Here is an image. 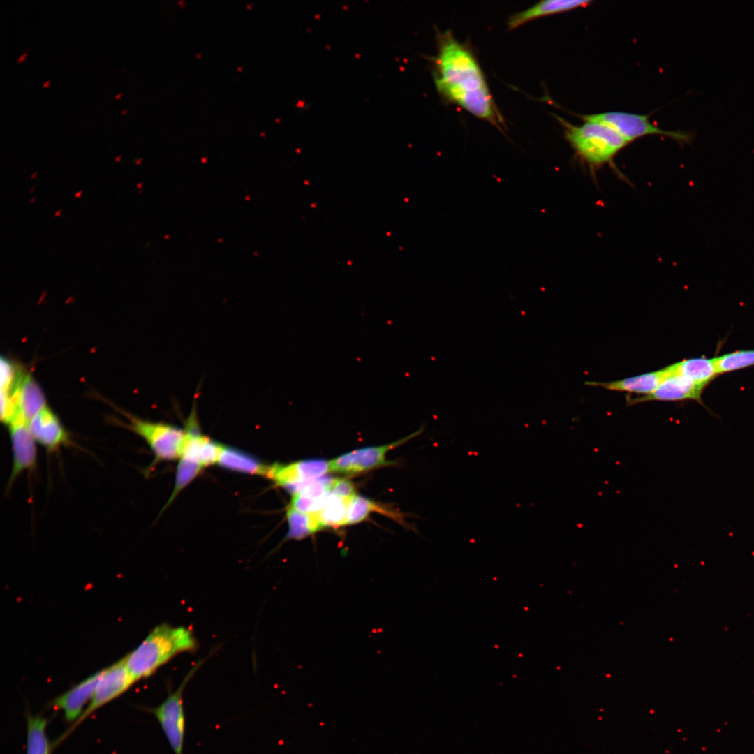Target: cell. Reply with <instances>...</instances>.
Instances as JSON below:
<instances>
[{"mask_svg":"<svg viewBox=\"0 0 754 754\" xmlns=\"http://www.w3.org/2000/svg\"><path fill=\"white\" fill-rule=\"evenodd\" d=\"M434 80L438 93L472 115L502 128L504 122L475 56L448 31L438 34Z\"/></svg>","mask_w":754,"mask_h":754,"instance_id":"cell-1","label":"cell"},{"mask_svg":"<svg viewBox=\"0 0 754 754\" xmlns=\"http://www.w3.org/2000/svg\"><path fill=\"white\" fill-rule=\"evenodd\" d=\"M198 646L193 631L184 626L161 623L124 658L134 682L153 674L177 655L193 652Z\"/></svg>","mask_w":754,"mask_h":754,"instance_id":"cell-2","label":"cell"},{"mask_svg":"<svg viewBox=\"0 0 754 754\" xmlns=\"http://www.w3.org/2000/svg\"><path fill=\"white\" fill-rule=\"evenodd\" d=\"M576 155L592 168L611 162L628 142L612 127L598 121L575 125L556 116Z\"/></svg>","mask_w":754,"mask_h":754,"instance_id":"cell-3","label":"cell"},{"mask_svg":"<svg viewBox=\"0 0 754 754\" xmlns=\"http://www.w3.org/2000/svg\"><path fill=\"white\" fill-rule=\"evenodd\" d=\"M583 121L605 124L617 131L628 143L646 135H662L670 138L681 145H691L697 132L695 131L664 130L650 121L649 116L626 112H606L578 115Z\"/></svg>","mask_w":754,"mask_h":754,"instance_id":"cell-4","label":"cell"},{"mask_svg":"<svg viewBox=\"0 0 754 754\" xmlns=\"http://www.w3.org/2000/svg\"><path fill=\"white\" fill-rule=\"evenodd\" d=\"M205 660L196 663L188 671L179 686L168 694L162 703L147 710L156 718L175 754H183L185 736V713L183 693L192 677Z\"/></svg>","mask_w":754,"mask_h":754,"instance_id":"cell-5","label":"cell"},{"mask_svg":"<svg viewBox=\"0 0 754 754\" xmlns=\"http://www.w3.org/2000/svg\"><path fill=\"white\" fill-rule=\"evenodd\" d=\"M127 427L142 438L154 454V461H172L180 457L186 430L172 424L145 420L128 415Z\"/></svg>","mask_w":754,"mask_h":754,"instance_id":"cell-6","label":"cell"},{"mask_svg":"<svg viewBox=\"0 0 754 754\" xmlns=\"http://www.w3.org/2000/svg\"><path fill=\"white\" fill-rule=\"evenodd\" d=\"M134 683L126 667L124 658L102 670L93 695L87 708L80 718L73 723L69 729L58 739L56 744H60L93 713L120 696Z\"/></svg>","mask_w":754,"mask_h":754,"instance_id":"cell-7","label":"cell"},{"mask_svg":"<svg viewBox=\"0 0 754 754\" xmlns=\"http://www.w3.org/2000/svg\"><path fill=\"white\" fill-rule=\"evenodd\" d=\"M9 435L12 451V468L8 487L24 472L33 470L37 461L36 442L33 438L28 423L20 411L9 424Z\"/></svg>","mask_w":754,"mask_h":754,"instance_id":"cell-8","label":"cell"},{"mask_svg":"<svg viewBox=\"0 0 754 754\" xmlns=\"http://www.w3.org/2000/svg\"><path fill=\"white\" fill-rule=\"evenodd\" d=\"M668 368V374L651 394L634 398L627 397V404L630 406L651 401H682L693 400L707 408L702 399V394L704 389L697 385L688 378L674 372L671 365H669Z\"/></svg>","mask_w":754,"mask_h":754,"instance_id":"cell-9","label":"cell"},{"mask_svg":"<svg viewBox=\"0 0 754 754\" xmlns=\"http://www.w3.org/2000/svg\"><path fill=\"white\" fill-rule=\"evenodd\" d=\"M330 471V461L308 459L288 464L269 466L266 477L293 494L301 484L319 478Z\"/></svg>","mask_w":754,"mask_h":754,"instance_id":"cell-10","label":"cell"},{"mask_svg":"<svg viewBox=\"0 0 754 754\" xmlns=\"http://www.w3.org/2000/svg\"><path fill=\"white\" fill-rule=\"evenodd\" d=\"M420 433V430L387 445L363 448L343 454L330 461V471L356 473L379 466L385 463V455L388 451Z\"/></svg>","mask_w":754,"mask_h":754,"instance_id":"cell-11","label":"cell"},{"mask_svg":"<svg viewBox=\"0 0 754 754\" xmlns=\"http://www.w3.org/2000/svg\"><path fill=\"white\" fill-rule=\"evenodd\" d=\"M29 429L36 443L50 453L70 442V436L57 414L47 406L29 422Z\"/></svg>","mask_w":754,"mask_h":754,"instance_id":"cell-12","label":"cell"},{"mask_svg":"<svg viewBox=\"0 0 754 754\" xmlns=\"http://www.w3.org/2000/svg\"><path fill=\"white\" fill-rule=\"evenodd\" d=\"M101 671L88 677L51 702V707L61 711L64 719L74 723L83 714L93 695Z\"/></svg>","mask_w":754,"mask_h":754,"instance_id":"cell-13","label":"cell"},{"mask_svg":"<svg viewBox=\"0 0 754 754\" xmlns=\"http://www.w3.org/2000/svg\"><path fill=\"white\" fill-rule=\"evenodd\" d=\"M668 373L669 368L667 366L660 370L621 380L609 382L587 381L585 383L588 385L601 387L609 390L627 392L645 396L651 394Z\"/></svg>","mask_w":754,"mask_h":754,"instance_id":"cell-14","label":"cell"},{"mask_svg":"<svg viewBox=\"0 0 754 754\" xmlns=\"http://www.w3.org/2000/svg\"><path fill=\"white\" fill-rule=\"evenodd\" d=\"M590 3H591V1L588 0L541 1L528 8L510 16L508 21V27L510 30L515 29L539 17L568 12L578 8L587 6Z\"/></svg>","mask_w":754,"mask_h":754,"instance_id":"cell-15","label":"cell"},{"mask_svg":"<svg viewBox=\"0 0 754 754\" xmlns=\"http://www.w3.org/2000/svg\"><path fill=\"white\" fill-rule=\"evenodd\" d=\"M672 370L704 389L718 376L714 357L686 359L671 364Z\"/></svg>","mask_w":754,"mask_h":754,"instance_id":"cell-16","label":"cell"},{"mask_svg":"<svg viewBox=\"0 0 754 754\" xmlns=\"http://www.w3.org/2000/svg\"><path fill=\"white\" fill-rule=\"evenodd\" d=\"M46 405L45 394L32 375L24 373L19 389L20 411L28 423Z\"/></svg>","mask_w":754,"mask_h":754,"instance_id":"cell-17","label":"cell"},{"mask_svg":"<svg viewBox=\"0 0 754 754\" xmlns=\"http://www.w3.org/2000/svg\"><path fill=\"white\" fill-rule=\"evenodd\" d=\"M219 465L228 470L266 476L269 466L263 464L252 455L231 447L223 448Z\"/></svg>","mask_w":754,"mask_h":754,"instance_id":"cell-18","label":"cell"},{"mask_svg":"<svg viewBox=\"0 0 754 754\" xmlns=\"http://www.w3.org/2000/svg\"><path fill=\"white\" fill-rule=\"evenodd\" d=\"M26 723V754H51L52 747L46 732L48 719L27 712Z\"/></svg>","mask_w":754,"mask_h":754,"instance_id":"cell-19","label":"cell"},{"mask_svg":"<svg viewBox=\"0 0 754 754\" xmlns=\"http://www.w3.org/2000/svg\"><path fill=\"white\" fill-rule=\"evenodd\" d=\"M286 517L289 528L286 540H301L323 528L317 512L306 513L289 507Z\"/></svg>","mask_w":754,"mask_h":754,"instance_id":"cell-20","label":"cell"},{"mask_svg":"<svg viewBox=\"0 0 754 754\" xmlns=\"http://www.w3.org/2000/svg\"><path fill=\"white\" fill-rule=\"evenodd\" d=\"M371 512H377L392 517L398 522H403V518L400 514L385 508L367 498L355 494L350 499L348 503L346 524L358 523L366 519Z\"/></svg>","mask_w":754,"mask_h":754,"instance_id":"cell-21","label":"cell"},{"mask_svg":"<svg viewBox=\"0 0 754 754\" xmlns=\"http://www.w3.org/2000/svg\"><path fill=\"white\" fill-rule=\"evenodd\" d=\"M349 501L332 494L328 496L323 507L317 511L323 528L346 525Z\"/></svg>","mask_w":754,"mask_h":754,"instance_id":"cell-22","label":"cell"},{"mask_svg":"<svg viewBox=\"0 0 754 754\" xmlns=\"http://www.w3.org/2000/svg\"><path fill=\"white\" fill-rule=\"evenodd\" d=\"M718 375L745 369L754 365V350L727 353L714 357Z\"/></svg>","mask_w":754,"mask_h":754,"instance_id":"cell-23","label":"cell"},{"mask_svg":"<svg viewBox=\"0 0 754 754\" xmlns=\"http://www.w3.org/2000/svg\"><path fill=\"white\" fill-rule=\"evenodd\" d=\"M179 459L180 460L177 468L174 489L164 509L171 503L179 493L193 480L203 469L198 462L193 460L185 457H181Z\"/></svg>","mask_w":754,"mask_h":754,"instance_id":"cell-24","label":"cell"},{"mask_svg":"<svg viewBox=\"0 0 754 754\" xmlns=\"http://www.w3.org/2000/svg\"><path fill=\"white\" fill-rule=\"evenodd\" d=\"M223 446L203 435L198 451V461L204 468L218 463Z\"/></svg>","mask_w":754,"mask_h":754,"instance_id":"cell-25","label":"cell"},{"mask_svg":"<svg viewBox=\"0 0 754 754\" xmlns=\"http://www.w3.org/2000/svg\"><path fill=\"white\" fill-rule=\"evenodd\" d=\"M327 497L316 500L300 494H293L290 507L302 512H315L323 507Z\"/></svg>","mask_w":754,"mask_h":754,"instance_id":"cell-26","label":"cell"},{"mask_svg":"<svg viewBox=\"0 0 754 754\" xmlns=\"http://www.w3.org/2000/svg\"><path fill=\"white\" fill-rule=\"evenodd\" d=\"M330 493L339 497L350 500L355 495L353 483L343 478L333 479L329 489Z\"/></svg>","mask_w":754,"mask_h":754,"instance_id":"cell-27","label":"cell"},{"mask_svg":"<svg viewBox=\"0 0 754 754\" xmlns=\"http://www.w3.org/2000/svg\"><path fill=\"white\" fill-rule=\"evenodd\" d=\"M28 52H29V50H26L24 51V52L23 54H21V55H20V57H19L17 58V63H20V62H22V61H24V59H25L26 57L27 56Z\"/></svg>","mask_w":754,"mask_h":754,"instance_id":"cell-28","label":"cell"},{"mask_svg":"<svg viewBox=\"0 0 754 754\" xmlns=\"http://www.w3.org/2000/svg\"><path fill=\"white\" fill-rule=\"evenodd\" d=\"M50 83V80H47L43 82L42 86H43V87H49Z\"/></svg>","mask_w":754,"mask_h":754,"instance_id":"cell-29","label":"cell"},{"mask_svg":"<svg viewBox=\"0 0 754 754\" xmlns=\"http://www.w3.org/2000/svg\"><path fill=\"white\" fill-rule=\"evenodd\" d=\"M82 190H81V191H78V192H76V193H75V198H80V197H82V195H81V194H82Z\"/></svg>","mask_w":754,"mask_h":754,"instance_id":"cell-30","label":"cell"},{"mask_svg":"<svg viewBox=\"0 0 754 754\" xmlns=\"http://www.w3.org/2000/svg\"><path fill=\"white\" fill-rule=\"evenodd\" d=\"M122 94H123L122 93H119V94H117L115 95V96H114V98H115V99H119V98H121V95H122Z\"/></svg>","mask_w":754,"mask_h":754,"instance_id":"cell-31","label":"cell"},{"mask_svg":"<svg viewBox=\"0 0 754 754\" xmlns=\"http://www.w3.org/2000/svg\"><path fill=\"white\" fill-rule=\"evenodd\" d=\"M61 209H59L58 211L55 212L54 216H60L61 215Z\"/></svg>","mask_w":754,"mask_h":754,"instance_id":"cell-32","label":"cell"},{"mask_svg":"<svg viewBox=\"0 0 754 754\" xmlns=\"http://www.w3.org/2000/svg\"><path fill=\"white\" fill-rule=\"evenodd\" d=\"M121 156H122L121 155H120L119 156H116L115 157V161H120Z\"/></svg>","mask_w":754,"mask_h":754,"instance_id":"cell-33","label":"cell"},{"mask_svg":"<svg viewBox=\"0 0 754 754\" xmlns=\"http://www.w3.org/2000/svg\"><path fill=\"white\" fill-rule=\"evenodd\" d=\"M127 110H128V109H127V108H125V109L122 110L121 111V114H126V112Z\"/></svg>","mask_w":754,"mask_h":754,"instance_id":"cell-34","label":"cell"},{"mask_svg":"<svg viewBox=\"0 0 754 754\" xmlns=\"http://www.w3.org/2000/svg\"><path fill=\"white\" fill-rule=\"evenodd\" d=\"M36 175H37V172H36L35 173L32 174V175H31V179H33V178H36Z\"/></svg>","mask_w":754,"mask_h":754,"instance_id":"cell-35","label":"cell"},{"mask_svg":"<svg viewBox=\"0 0 754 754\" xmlns=\"http://www.w3.org/2000/svg\"><path fill=\"white\" fill-rule=\"evenodd\" d=\"M35 200H36V197H34V198H31V199L30 200V202H30V203L34 202H35Z\"/></svg>","mask_w":754,"mask_h":754,"instance_id":"cell-36","label":"cell"}]
</instances>
